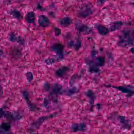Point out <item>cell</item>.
<instances>
[{
    "mask_svg": "<svg viewBox=\"0 0 134 134\" xmlns=\"http://www.w3.org/2000/svg\"><path fill=\"white\" fill-rule=\"evenodd\" d=\"M118 45L125 47L132 45L134 43V30L127 29L122 31L118 38Z\"/></svg>",
    "mask_w": 134,
    "mask_h": 134,
    "instance_id": "1",
    "label": "cell"
},
{
    "mask_svg": "<svg viewBox=\"0 0 134 134\" xmlns=\"http://www.w3.org/2000/svg\"><path fill=\"white\" fill-rule=\"evenodd\" d=\"M62 89V86L59 84L56 83L53 85L52 90L49 95V98L54 102H57V97L61 93Z\"/></svg>",
    "mask_w": 134,
    "mask_h": 134,
    "instance_id": "2",
    "label": "cell"
},
{
    "mask_svg": "<svg viewBox=\"0 0 134 134\" xmlns=\"http://www.w3.org/2000/svg\"><path fill=\"white\" fill-rule=\"evenodd\" d=\"M118 120L122 128L127 130L130 129L131 124L130 121L126 117L119 116L118 117Z\"/></svg>",
    "mask_w": 134,
    "mask_h": 134,
    "instance_id": "3",
    "label": "cell"
},
{
    "mask_svg": "<svg viewBox=\"0 0 134 134\" xmlns=\"http://www.w3.org/2000/svg\"><path fill=\"white\" fill-rule=\"evenodd\" d=\"M113 88L118 90L122 93L127 94L128 97H132L134 94V91L131 88L126 86L113 87Z\"/></svg>",
    "mask_w": 134,
    "mask_h": 134,
    "instance_id": "4",
    "label": "cell"
},
{
    "mask_svg": "<svg viewBox=\"0 0 134 134\" xmlns=\"http://www.w3.org/2000/svg\"><path fill=\"white\" fill-rule=\"evenodd\" d=\"M93 12L92 8L89 6H86L83 8L79 13V15L80 17L85 18L90 15Z\"/></svg>",
    "mask_w": 134,
    "mask_h": 134,
    "instance_id": "5",
    "label": "cell"
},
{
    "mask_svg": "<svg viewBox=\"0 0 134 134\" xmlns=\"http://www.w3.org/2000/svg\"><path fill=\"white\" fill-rule=\"evenodd\" d=\"M38 24L42 27H46L49 25V20L46 16L41 15L38 18Z\"/></svg>",
    "mask_w": 134,
    "mask_h": 134,
    "instance_id": "6",
    "label": "cell"
},
{
    "mask_svg": "<svg viewBox=\"0 0 134 134\" xmlns=\"http://www.w3.org/2000/svg\"><path fill=\"white\" fill-rule=\"evenodd\" d=\"M71 129L74 132L84 131L86 129V126L83 123L74 124L71 127Z\"/></svg>",
    "mask_w": 134,
    "mask_h": 134,
    "instance_id": "7",
    "label": "cell"
},
{
    "mask_svg": "<svg viewBox=\"0 0 134 134\" xmlns=\"http://www.w3.org/2000/svg\"><path fill=\"white\" fill-rule=\"evenodd\" d=\"M35 19V14L33 12H29L25 16V20L28 23L31 24L34 23Z\"/></svg>",
    "mask_w": 134,
    "mask_h": 134,
    "instance_id": "8",
    "label": "cell"
},
{
    "mask_svg": "<svg viewBox=\"0 0 134 134\" xmlns=\"http://www.w3.org/2000/svg\"><path fill=\"white\" fill-rule=\"evenodd\" d=\"M97 29L99 34L102 35H106L108 34L109 30L107 28L102 24H98L97 26Z\"/></svg>",
    "mask_w": 134,
    "mask_h": 134,
    "instance_id": "9",
    "label": "cell"
},
{
    "mask_svg": "<svg viewBox=\"0 0 134 134\" xmlns=\"http://www.w3.org/2000/svg\"><path fill=\"white\" fill-rule=\"evenodd\" d=\"M122 22H113L112 23L110 26V30L111 31H115L119 30L121 26L122 25Z\"/></svg>",
    "mask_w": 134,
    "mask_h": 134,
    "instance_id": "10",
    "label": "cell"
},
{
    "mask_svg": "<svg viewBox=\"0 0 134 134\" xmlns=\"http://www.w3.org/2000/svg\"><path fill=\"white\" fill-rule=\"evenodd\" d=\"M64 46L60 44H57L54 45L52 48L53 51L57 54H61L63 50Z\"/></svg>",
    "mask_w": 134,
    "mask_h": 134,
    "instance_id": "11",
    "label": "cell"
},
{
    "mask_svg": "<svg viewBox=\"0 0 134 134\" xmlns=\"http://www.w3.org/2000/svg\"><path fill=\"white\" fill-rule=\"evenodd\" d=\"M72 23V20L68 17H65L62 18L60 21V25L63 26H67L70 25Z\"/></svg>",
    "mask_w": 134,
    "mask_h": 134,
    "instance_id": "12",
    "label": "cell"
},
{
    "mask_svg": "<svg viewBox=\"0 0 134 134\" xmlns=\"http://www.w3.org/2000/svg\"><path fill=\"white\" fill-rule=\"evenodd\" d=\"M68 70V68L67 67H64L60 68L56 72V74L58 77H63L66 74Z\"/></svg>",
    "mask_w": 134,
    "mask_h": 134,
    "instance_id": "13",
    "label": "cell"
},
{
    "mask_svg": "<svg viewBox=\"0 0 134 134\" xmlns=\"http://www.w3.org/2000/svg\"><path fill=\"white\" fill-rule=\"evenodd\" d=\"M53 115H52L50 116H44V117H42V118H40V119L38 120H37V122H35L34 124V125L35 127H38V126L41 125V124L45 120L48 119V118H51V117H53Z\"/></svg>",
    "mask_w": 134,
    "mask_h": 134,
    "instance_id": "14",
    "label": "cell"
},
{
    "mask_svg": "<svg viewBox=\"0 0 134 134\" xmlns=\"http://www.w3.org/2000/svg\"><path fill=\"white\" fill-rule=\"evenodd\" d=\"M11 128L10 124L8 123H4L1 125L0 127V131L2 133V131H9Z\"/></svg>",
    "mask_w": 134,
    "mask_h": 134,
    "instance_id": "15",
    "label": "cell"
},
{
    "mask_svg": "<svg viewBox=\"0 0 134 134\" xmlns=\"http://www.w3.org/2000/svg\"><path fill=\"white\" fill-rule=\"evenodd\" d=\"M104 58L102 56L98 57L95 60V65L97 66L101 67L104 64Z\"/></svg>",
    "mask_w": 134,
    "mask_h": 134,
    "instance_id": "16",
    "label": "cell"
},
{
    "mask_svg": "<svg viewBox=\"0 0 134 134\" xmlns=\"http://www.w3.org/2000/svg\"><path fill=\"white\" fill-rule=\"evenodd\" d=\"M23 96L24 97V98L26 99V100L28 104L29 107L31 109H32V110H34V109H35V106L33 105V104H31L30 102V101L29 100V97H28V94L27 92L26 91H24L23 93Z\"/></svg>",
    "mask_w": 134,
    "mask_h": 134,
    "instance_id": "17",
    "label": "cell"
},
{
    "mask_svg": "<svg viewBox=\"0 0 134 134\" xmlns=\"http://www.w3.org/2000/svg\"><path fill=\"white\" fill-rule=\"evenodd\" d=\"M87 95L89 98L91 103H93L94 100H95V94L93 91L91 90H89L87 93Z\"/></svg>",
    "mask_w": 134,
    "mask_h": 134,
    "instance_id": "18",
    "label": "cell"
},
{
    "mask_svg": "<svg viewBox=\"0 0 134 134\" xmlns=\"http://www.w3.org/2000/svg\"><path fill=\"white\" fill-rule=\"evenodd\" d=\"M10 13L15 18L18 19H20L22 18V15L20 13L19 11L16 10H13Z\"/></svg>",
    "mask_w": 134,
    "mask_h": 134,
    "instance_id": "19",
    "label": "cell"
},
{
    "mask_svg": "<svg viewBox=\"0 0 134 134\" xmlns=\"http://www.w3.org/2000/svg\"><path fill=\"white\" fill-rule=\"evenodd\" d=\"M9 40L12 41H16L19 42V41H21L20 38H19L18 36H16L15 34H10L9 36Z\"/></svg>",
    "mask_w": 134,
    "mask_h": 134,
    "instance_id": "20",
    "label": "cell"
},
{
    "mask_svg": "<svg viewBox=\"0 0 134 134\" xmlns=\"http://www.w3.org/2000/svg\"><path fill=\"white\" fill-rule=\"evenodd\" d=\"M26 77L27 81L29 82H31L33 79V75L31 72H28L26 74Z\"/></svg>",
    "mask_w": 134,
    "mask_h": 134,
    "instance_id": "21",
    "label": "cell"
},
{
    "mask_svg": "<svg viewBox=\"0 0 134 134\" xmlns=\"http://www.w3.org/2000/svg\"><path fill=\"white\" fill-rule=\"evenodd\" d=\"M76 92V88H72V89H70L68 90V92H67V94H68V95L71 96V95L75 93Z\"/></svg>",
    "mask_w": 134,
    "mask_h": 134,
    "instance_id": "22",
    "label": "cell"
},
{
    "mask_svg": "<svg viewBox=\"0 0 134 134\" xmlns=\"http://www.w3.org/2000/svg\"><path fill=\"white\" fill-rule=\"evenodd\" d=\"M90 70H91L92 72H98V68L97 66V65H93L90 68Z\"/></svg>",
    "mask_w": 134,
    "mask_h": 134,
    "instance_id": "23",
    "label": "cell"
},
{
    "mask_svg": "<svg viewBox=\"0 0 134 134\" xmlns=\"http://www.w3.org/2000/svg\"><path fill=\"white\" fill-rule=\"evenodd\" d=\"M55 34L57 36H59L61 34V30L59 28H55Z\"/></svg>",
    "mask_w": 134,
    "mask_h": 134,
    "instance_id": "24",
    "label": "cell"
},
{
    "mask_svg": "<svg viewBox=\"0 0 134 134\" xmlns=\"http://www.w3.org/2000/svg\"><path fill=\"white\" fill-rule=\"evenodd\" d=\"M5 114L6 113L4 111L3 109H0V118H2L3 117H5Z\"/></svg>",
    "mask_w": 134,
    "mask_h": 134,
    "instance_id": "25",
    "label": "cell"
},
{
    "mask_svg": "<svg viewBox=\"0 0 134 134\" xmlns=\"http://www.w3.org/2000/svg\"><path fill=\"white\" fill-rule=\"evenodd\" d=\"M44 88L46 90L48 91V90H49V89H50V86H49V84H46L45 85Z\"/></svg>",
    "mask_w": 134,
    "mask_h": 134,
    "instance_id": "26",
    "label": "cell"
},
{
    "mask_svg": "<svg viewBox=\"0 0 134 134\" xmlns=\"http://www.w3.org/2000/svg\"><path fill=\"white\" fill-rule=\"evenodd\" d=\"M2 89L1 88V87H0V96H1L2 95Z\"/></svg>",
    "mask_w": 134,
    "mask_h": 134,
    "instance_id": "27",
    "label": "cell"
},
{
    "mask_svg": "<svg viewBox=\"0 0 134 134\" xmlns=\"http://www.w3.org/2000/svg\"><path fill=\"white\" fill-rule=\"evenodd\" d=\"M131 51L132 52L134 53V48L132 49L131 50Z\"/></svg>",
    "mask_w": 134,
    "mask_h": 134,
    "instance_id": "28",
    "label": "cell"
},
{
    "mask_svg": "<svg viewBox=\"0 0 134 134\" xmlns=\"http://www.w3.org/2000/svg\"><path fill=\"white\" fill-rule=\"evenodd\" d=\"M132 134H134V130H133V131H132Z\"/></svg>",
    "mask_w": 134,
    "mask_h": 134,
    "instance_id": "29",
    "label": "cell"
},
{
    "mask_svg": "<svg viewBox=\"0 0 134 134\" xmlns=\"http://www.w3.org/2000/svg\"><path fill=\"white\" fill-rule=\"evenodd\" d=\"M38 134V133H34V134Z\"/></svg>",
    "mask_w": 134,
    "mask_h": 134,
    "instance_id": "30",
    "label": "cell"
},
{
    "mask_svg": "<svg viewBox=\"0 0 134 134\" xmlns=\"http://www.w3.org/2000/svg\"><path fill=\"white\" fill-rule=\"evenodd\" d=\"M133 6H134V3H133Z\"/></svg>",
    "mask_w": 134,
    "mask_h": 134,
    "instance_id": "31",
    "label": "cell"
}]
</instances>
